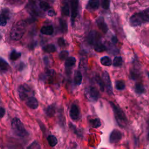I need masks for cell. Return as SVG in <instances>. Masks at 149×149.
Listing matches in <instances>:
<instances>
[{
    "label": "cell",
    "mask_w": 149,
    "mask_h": 149,
    "mask_svg": "<svg viewBox=\"0 0 149 149\" xmlns=\"http://www.w3.org/2000/svg\"><path fill=\"white\" fill-rule=\"evenodd\" d=\"M27 23L24 20H20L17 22L12 26L10 32V38L15 41L20 40L25 33L26 30Z\"/></svg>",
    "instance_id": "6da1fadb"
},
{
    "label": "cell",
    "mask_w": 149,
    "mask_h": 149,
    "mask_svg": "<svg viewBox=\"0 0 149 149\" xmlns=\"http://www.w3.org/2000/svg\"><path fill=\"white\" fill-rule=\"evenodd\" d=\"M149 20V8L140 12L133 14L129 20L130 24L132 26L136 27L148 22Z\"/></svg>",
    "instance_id": "7a4b0ae2"
},
{
    "label": "cell",
    "mask_w": 149,
    "mask_h": 149,
    "mask_svg": "<svg viewBox=\"0 0 149 149\" xmlns=\"http://www.w3.org/2000/svg\"><path fill=\"white\" fill-rule=\"evenodd\" d=\"M110 104L114 113L116 121L118 125L121 127H125L127 125V120L125 113L123 111L113 102L110 101Z\"/></svg>",
    "instance_id": "3957f363"
},
{
    "label": "cell",
    "mask_w": 149,
    "mask_h": 149,
    "mask_svg": "<svg viewBox=\"0 0 149 149\" xmlns=\"http://www.w3.org/2000/svg\"><path fill=\"white\" fill-rule=\"evenodd\" d=\"M11 127L13 133L17 136L20 137H24L29 134L23 123L17 118H14L12 120Z\"/></svg>",
    "instance_id": "277c9868"
},
{
    "label": "cell",
    "mask_w": 149,
    "mask_h": 149,
    "mask_svg": "<svg viewBox=\"0 0 149 149\" xmlns=\"http://www.w3.org/2000/svg\"><path fill=\"white\" fill-rule=\"evenodd\" d=\"M31 92L32 91L30 87L27 84L20 85L18 88L19 96L20 100L22 101L26 100L29 97H31L30 96V95L32 94Z\"/></svg>",
    "instance_id": "5b68a950"
},
{
    "label": "cell",
    "mask_w": 149,
    "mask_h": 149,
    "mask_svg": "<svg viewBox=\"0 0 149 149\" xmlns=\"http://www.w3.org/2000/svg\"><path fill=\"white\" fill-rule=\"evenodd\" d=\"M85 95L91 101H96L99 97V93L95 87H88L85 90Z\"/></svg>",
    "instance_id": "8992f818"
},
{
    "label": "cell",
    "mask_w": 149,
    "mask_h": 149,
    "mask_svg": "<svg viewBox=\"0 0 149 149\" xmlns=\"http://www.w3.org/2000/svg\"><path fill=\"white\" fill-rule=\"evenodd\" d=\"M102 80L104 81L105 86L106 87L107 93L109 95H112L113 93L112 83H111L109 75L108 73L106 71L104 72V73L102 74Z\"/></svg>",
    "instance_id": "52a82bcc"
},
{
    "label": "cell",
    "mask_w": 149,
    "mask_h": 149,
    "mask_svg": "<svg viewBox=\"0 0 149 149\" xmlns=\"http://www.w3.org/2000/svg\"><path fill=\"white\" fill-rule=\"evenodd\" d=\"M10 18V11L8 8L2 9L0 13V26H5L6 25L8 20Z\"/></svg>",
    "instance_id": "ba28073f"
},
{
    "label": "cell",
    "mask_w": 149,
    "mask_h": 149,
    "mask_svg": "<svg viewBox=\"0 0 149 149\" xmlns=\"http://www.w3.org/2000/svg\"><path fill=\"white\" fill-rule=\"evenodd\" d=\"M79 1H71V22L72 24H73L74 20L77 17L79 12Z\"/></svg>",
    "instance_id": "9c48e42d"
},
{
    "label": "cell",
    "mask_w": 149,
    "mask_h": 149,
    "mask_svg": "<svg viewBox=\"0 0 149 149\" xmlns=\"http://www.w3.org/2000/svg\"><path fill=\"white\" fill-rule=\"evenodd\" d=\"M88 43L94 45L97 42L101 41V36L97 31H92L88 36Z\"/></svg>",
    "instance_id": "30bf717a"
},
{
    "label": "cell",
    "mask_w": 149,
    "mask_h": 149,
    "mask_svg": "<svg viewBox=\"0 0 149 149\" xmlns=\"http://www.w3.org/2000/svg\"><path fill=\"white\" fill-rule=\"evenodd\" d=\"M122 137V134L118 129H114L112 131L109 136V142L111 143H115L118 142Z\"/></svg>",
    "instance_id": "8fae6325"
},
{
    "label": "cell",
    "mask_w": 149,
    "mask_h": 149,
    "mask_svg": "<svg viewBox=\"0 0 149 149\" xmlns=\"http://www.w3.org/2000/svg\"><path fill=\"white\" fill-rule=\"evenodd\" d=\"M69 115L71 119L73 120H76L79 118L80 112L79 107L76 104H73L72 105L69 112Z\"/></svg>",
    "instance_id": "7c38bea8"
},
{
    "label": "cell",
    "mask_w": 149,
    "mask_h": 149,
    "mask_svg": "<svg viewBox=\"0 0 149 149\" xmlns=\"http://www.w3.org/2000/svg\"><path fill=\"white\" fill-rule=\"evenodd\" d=\"M26 9L27 11L33 15L38 16L39 15V10L38 8L36 6L34 2H30L26 6Z\"/></svg>",
    "instance_id": "4fadbf2b"
},
{
    "label": "cell",
    "mask_w": 149,
    "mask_h": 149,
    "mask_svg": "<svg viewBox=\"0 0 149 149\" xmlns=\"http://www.w3.org/2000/svg\"><path fill=\"white\" fill-rule=\"evenodd\" d=\"M97 24L98 27H99V29L104 33H106L108 31V26L106 24L104 19L103 17L100 16L99 17L97 20H96Z\"/></svg>",
    "instance_id": "5bb4252c"
},
{
    "label": "cell",
    "mask_w": 149,
    "mask_h": 149,
    "mask_svg": "<svg viewBox=\"0 0 149 149\" xmlns=\"http://www.w3.org/2000/svg\"><path fill=\"white\" fill-rule=\"evenodd\" d=\"M26 105L31 109H36L38 107V102L37 100L33 96H31L26 100Z\"/></svg>",
    "instance_id": "9a60e30c"
},
{
    "label": "cell",
    "mask_w": 149,
    "mask_h": 149,
    "mask_svg": "<svg viewBox=\"0 0 149 149\" xmlns=\"http://www.w3.org/2000/svg\"><path fill=\"white\" fill-rule=\"evenodd\" d=\"M100 2L98 0H90L88 2L87 9L89 10H95L99 8Z\"/></svg>",
    "instance_id": "2e32d148"
},
{
    "label": "cell",
    "mask_w": 149,
    "mask_h": 149,
    "mask_svg": "<svg viewBox=\"0 0 149 149\" xmlns=\"http://www.w3.org/2000/svg\"><path fill=\"white\" fill-rule=\"evenodd\" d=\"M56 112V107L54 104L47 107L45 109V113L48 117L53 116Z\"/></svg>",
    "instance_id": "e0dca14e"
},
{
    "label": "cell",
    "mask_w": 149,
    "mask_h": 149,
    "mask_svg": "<svg viewBox=\"0 0 149 149\" xmlns=\"http://www.w3.org/2000/svg\"><path fill=\"white\" fill-rule=\"evenodd\" d=\"M41 33L45 35H51L54 33V28L51 25L45 26L41 27Z\"/></svg>",
    "instance_id": "ac0fdd59"
},
{
    "label": "cell",
    "mask_w": 149,
    "mask_h": 149,
    "mask_svg": "<svg viewBox=\"0 0 149 149\" xmlns=\"http://www.w3.org/2000/svg\"><path fill=\"white\" fill-rule=\"evenodd\" d=\"M83 80V76L79 70H77L74 75V83L76 85L79 86L81 84Z\"/></svg>",
    "instance_id": "d6986e66"
},
{
    "label": "cell",
    "mask_w": 149,
    "mask_h": 149,
    "mask_svg": "<svg viewBox=\"0 0 149 149\" xmlns=\"http://www.w3.org/2000/svg\"><path fill=\"white\" fill-rule=\"evenodd\" d=\"M93 47H94V49L96 52H104L107 50V48H106L105 45H104L102 43H101V41L94 44L93 45Z\"/></svg>",
    "instance_id": "ffe728a7"
},
{
    "label": "cell",
    "mask_w": 149,
    "mask_h": 149,
    "mask_svg": "<svg viewBox=\"0 0 149 149\" xmlns=\"http://www.w3.org/2000/svg\"><path fill=\"white\" fill-rule=\"evenodd\" d=\"M9 68L8 63L2 58L0 57V70L7 71Z\"/></svg>",
    "instance_id": "44dd1931"
},
{
    "label": "cell",
    "mask_w": 149,
    "mask_h": 149,
    "mask_svg": "<svg viewBox=\"0 0 149 149\" xmlns=\"http://www.w3.org/2000/svg\"><path fill=\"white\" fill-rule=\"evenodd\" d=\"M134 91L137 94H141L146 92V88L141 83H137L134 87Z\"/></svg>",
    "instance_id": "7402d4cb"
},
{
    "label": "cell",
    "mask_w": 149,
    "mask_h": 149,
    "mask_svg": "<svg viewBox=\"0 0 149 149\" xmlns=\"http://www.w3.org/2000/svg\"><path fill=\"white\" fill-rule=\"evenodd\" d=\"M76 59L74 57H69L68 58L65 62V66L66 68H70L74 66L76 63Z\"/></svg>",
    "instance_id": "603a6c76"
},
{
    "label": "cell",
    "mask_w": 149,
    "mask_h": 149,
    "mask_svg": "<svg viewBox=\"0 0 149 149\" xmlns=\"http://www.w3.org/2000/svg\"><path fill=\"white\" fill-rule=\"evenodd\" d=\"M47 141L51 147H54L57 144L58 140L56 137L54 135H49L47 137Z\"/></svg>",
    "instance_id": "cb8c5ba5"
},
{
    "label": "cell",
    "mask_w": 149,
    "mask_h": 149,
    "mask_svg": "<svg viewBox=\"0 0 149 149\" xmlns=\"http://www.w3.org/2000/svg\"><path fill=\"white\" fill-rule=\"evenodd\" d=\"M100 62L102 65L106 66H109L112 64L111 59L107 56H104L102 57L100 59Z\"/></svg>",
    "instance_id": "d4e9b609"
},
{
    "label": "cell",
    "mask_w": 149,
    "mask_h": 149,
    "mask_svg": "<svg viewBox=\"0 0 149 149\" xmlns=\"http://www.w3.org/2000/svg\"><path fill=\"white\" fill-rule=\"evenodd\" d=\"M59 26H60V29L61 31L63 33H66L68 30V26L66 21L62 19H59Z\"/></svg>",
    "instance_id": "484cf974"
},
{
    "label": "cell",
    "mask_w": 149,
    "mask_h": 149,
    "mask_svg": "<svg viewBox=\"0 0 149 149\" xmlns=\"http://www.w3.org/2000/svg\"><path fill=\"white\" fill-rule=\"evenodd\" d=\"M69 127L73 131V132L75 133L76 135H77L79 137H82L83 133L81 130L80 129H77L75 125H73L72 123H69Z\"/></svg>",
    "instance_id": "4316f807"
},
{
    "label": "cell",
    "mask_w": 149,
    "mask_h": 149,
    "mask_svg": "<svg viewBox=\"0 0 149 149\" xmlns=\"http://www.w3.org/2000/svg\"><path fill=\"white\" fill-rule=\"evenodd\" d=\"M61 12L62 14L64 16H68L69 15L70 13V10H69V5L67 2H65L63 6L62 7V9H61Z\"/></svg>",
    "instance_id": "83f0119b"
},
{
    "label": "cell",
    "mask_w": 149,
    "mask_h": 149,
    "mask_svg": "<svg viewBox=\"0 0 149 149\" xmlns=\"http://www.w3.org/2000/svg\"><path fill=\"white\" fill-rule=\"evenodd\" d=\"M43 50L48 53L54 52L56 51V47L54 44H48L43 47Z\"/></svg>",
    "instance_id": "f1b7e54d"
},
{
    "label": "cell",
    "mask_w": 149,
    "mask_h": 149,
    "mask_svg": "<svg viewBox=\"0 0 149 149\" xmlns=\"http://www.w3.org/2000/svg\"><path fill=\"white\" fill-rule=\"evenodd\" d=\"M90 124L91 125V127L94 128H98L101 125L99 118H95V119H92L90 120Z\"/></svg>",
    "instance_id": "f546056e"
},
{
    "label": "cell",
    "mask_w": 149,
    "mask_h": 149,
    "mask_svg": "<svg viewBox=\"0 0 149 149\" xmlns=\"http://www.w3.org/2000/svg\"><path fill=\"white\" fill-rule=\"evenodd\" d=\"M123 59L121 56H116L113 60V65L115 67H119L122 65Z\"/></svg>",
    "instance_id": "4dcf8cb0"
},
{
    "label": "cell",
    "mask_w": 149,
    "mask_h": 149,
    "mask_svg": "<svg viewBox=\"0 0 149 149\" xmlns=\"http://www.w3.org/2000/svg\"><path fill=\"white\" fill-rule=\"evenodd\" d=\"M21 56V53L17 52L16 50H13L10 54V59L12 61H16Z\"/></svg>",
    "instance_id": "1f68e13d"
},
{
    "label": "cell",
    "mask_w": 149,
    "mask_h": 149,
    "mask_svg": "<svg viewBox=\"0 0 149 149\" xmlns=\"http://www.w3.org/2000/svg\"><path fill=\"white\" fill-rule=\"evenodd\" d=\"M39 6L44 11H48L50 8L49 3L45 1H41L39 3Z\"/></svg>",
    "instance_id": "d6a6232c"
},
{
    "label": "cell",
    "mask_w": 149,
    "mask_h": 149,
    "mask_svg": "<svg viewBox=\"0 0 149 149\" xmlns=\"http://www.w3.org/2000/svg\"><path fill=\"white\" fill-rule=\"evenodd\" d=\"M95 81L98 84L100 90L101 91H104V88H105V85H104V81H103L102 79L99 76H97L95 77Z\"/></svg>",
    "instance_id": "836d02e7"
},
{
    "label": "cell",
    "mask_w": 149,
    "mask_h": 149,
    "mask_svg": "<svg viewBox=\"0 0 149 149\" xmlns=\"http://www.w3.org/2000/svg\"><path fill=\"white\" fill-rule=\"evenodd\" d=\"M115 88L118 90H124L125 88V84L122 80H117L115 81Z\"/></svg>",
    "instance_id": "e575fe53"
},
{
    "label": "cell",
    "mask_w": 149,
    "mask_h": 149,
    "mask_svg": "<svg viewBox=\"0 0 149 149\" xmlns=\"http://www.w3.org/2000/svg\"><path fill=\"white\" fill-rule=\"evenodd\" d=\"M69 55V53L66 51H62L59 54V58L61 61H63L65 59H67V57Z\"/></svg>",
    "instance_id": "d590c367"
},
{
    "label": "cell",
    "mask_w": 149,
    "mask_h": 149,
    "mask_svg": "<svg viewBox=\"0 0 149 149\" xmlns=\"http://www.w3.org/2000/svg\"><path fill=\"white\" fill-rule=\"evenodd\" d=\"M139 73L136 70H131L130 71V77L132 80H136L137 79H138L139 77Z\"/></svg>",
    "instance_id": "8d00e7d4"
},
{
    "label": "cell",
    "mask_w": 149,
    "mask_h": 149,
    "mask_svg": "<svg viewBox=\"0 0 149 149\" xmlns=\"http://www.w3.org/2000/svg\"><path fill=\"white\" fill-rule=\"evenodd\" d=\"M110 5V1L108 0H104L101 2L102 7L105 9H108L109 8Z\"/></svg>",
    "instance_id": "74e56055"
},
{
    "label": "cell",
    "mask_w": 149,
    "mask_h": 149,
    "mask_svg": "<svg viewBox=\"0 0 149 149\" xmlns=\"http://www.w3.org/2000/svg\"><path fill=\"white\" fill-rule=\"evenodd\" d=\"M58 43L59 44V45L61 47H65L66 45V43H65V40L63 39V38L62 37H60L58 40Z\"/></svg>",
    "instance_id": "f35d334b"
},
{
    "label": "cell",
    "mask_w": 149,
    "mask_h": 149,
    "mask_svg": "<svg viewBox=\"0 0 149 149\" xmlns=\"http://www.w3.org/2000/svg\"><path fill=\"white\" fill-rule=\"evenodd\" d=\"M56 14L55 13V12L53 10V9H49L48 11V15L49 16H55Z\"/></svg>",
    "instance_id": "ab89813d"
},
{
    "label": "cell",
    "mask_w": 149,
    "mask_h": 149,
    "mask_svg": "<svg viewBox=\"0 0 149 149\" xmlns=\"http://www.w3.org/2000/svg\"><path fill=\"white\" fill-rule=\"evenodd\" d=\"M5 113V109L3 108L0 107V118H2Z\"/></svg>",
    "instance_id": "60d3db41"
},
{
    "label": "cell",
    "mask_w": 149,
    "mask_h": 149,
    "mask_svg": "<svg viewBox=\"0 0 149 149\" xmlns=\"http://www.w3.org/2000/svg\"><path fill=\"white\" fill-rule=\"evenodd\" d=\"M24 67H25V65H24V63H23V62H21V63L19 64V65L18 70H20V71H21V70H23V69L24 68Z\"/></svg>",
    "instance_id": "b9f144b4"
},
{
    "label": "cell",
    "mask_w": 149,
    "mask_h": 149,
    "mask_svg": "<svg viewBox=\"0 0 149 149\" xmlns=\"http://www.w3.org/2000/svg\"><path fill=\"white\" fill-rule=\"evenodd\" d=\"M111 41H112V42L113 43V44H116V43H117V42H118V38H117V37L115 36H113L112 37V38H111Z\"/></svg>",
    "instance_id": "7bdbcfd3"
},
{
    "label": "cell",
    "mask_w": 149,
    "mask_h": 149,
    "mask_svg": "<svg viewBox=\"0 0 149 149\" xmlns=\"http://www.w3.org/2000/svg\"><path fill=\"white\" fill-rule=\"evenodd\" d=\"M1 39H2V36H1V35H0V41L1 40Z\"/></svg>",
    "instance_id": "ee69618b"
}]
</instances>
